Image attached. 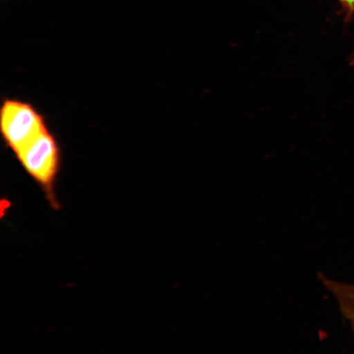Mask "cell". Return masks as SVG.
<instances>
[{"mask_svg":"<svg viewBox=\"0 0 354 354\" xmlns=\"http://www.w3.org/2000/svg\"><path fill=\"white\" fill-rule=\"evenodd\" d=\"M26 174L41 188L53 209L59 210L55 187L62 167V149L50 129L42 133L15 155Z\"/></svg>","mask_w":354,"mask_h":354,"instance_id":"6da1fadb","label":"cell"},{"mask_svg":"<svg viewBox=\"0 0 354 354\" xmlns=\"http://www.w3.org/2000/svg\"><path fill=\"white\" fill-rule=\"evenodd\" d=\"M50 129L46 117L28 101L6 97L0 108V133L3 144L16 154Z\"/></svg>","mask_w":354,"mask_h":354,"instance_id":"7a4b0ae2","label":"cell"},{"mask_svg":"<svg viewBox=\"0 0 354 354\" xmlns=\"http://www.w3.org/2000/svg\"><path fill=\"white\" fill-rule=\"evenodd\" d=\"M322 278V282L337 301L345 319L351 324L354 342V284L330 280L324 276Z\"/></svg>","mask_w":354,"mask_h":354,"instance_id":"3957f363","label":"cell"},{"mask_svg":"<svg viewBox=\"0 0 354 354\" xmlns=\"http://www.w3.org/2000/svg\"><path fill=\"white\" fill-rule=\"evenodd\" d=\"M342 4L345 15L348 17H351L354 12V0H339Z\"/></svg>","mask_w":354,"mask_h":354,"instance_id":"277c9868","label":"cell"}]
</instances>
